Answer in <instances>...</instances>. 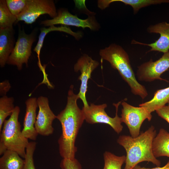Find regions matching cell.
Returning a JSON list of instances; mask_svg holds the SVG:
<instances>
[{"label":"cell","instance_id":"cell-1","mask_svg":"<svg viewBox=\"0 0 169 169\" xmlns=\"http://www.w3.org/2000/svg\"><path fill=\"white\" fill-rule=\"evenodd\" d=\"M73 88V85L70 86L66 106L56 116L62 129L58 141L59 154L63 159L71 160L75 158L77 151L75 146L76 139L85 120L83 111L77 104V100L79 98L78 94L74 93Z\"/></svg>","mask_w":169,"mask_h":169},{"label":"cell","instance_id":"cell-2","mask_svg":"<svg viewBox=\"0 0 169 169\" xmlns=\"http://www.w3.org/2000/svg\"><path fill=\"white\" fill-rule=\"evenodd\" d=\"M156 134L154 127L152 125L136 137L125 135L119 137L117 142L124 148L126 154L124 169H132L138 163L145 161L160 166L161 161L154 156L152 150Z\"/></svg>","mask_w":169,"mask_h":169},{"label":"cell","instance_id":"cell-3","mask_svg":"<svg viewBox=\"0 0 169 169\" xmlns=\"http://www.w3.org/2000/svg\"><path fill=\"white\" fill-rule=\"evenodd\" d=\"M99 55L101 59L108 61L112 68L118 71L133 94L139 96L142 99L147 96L148 93L145 87L137 80L128 54L121 46L112 44L100 49Z\"/></svg>","mask_w":169,"mask_h":169},{"label":"cell","instance_id":"cell-4","mask_svg":"<svg viewBox=\"0 0 169 169\" xmlns=\"http://www.w3.org/2000/svg\"><path fill=\"white\" fill-rule=\"evenodd\" d=\"M20 111L19 107L15 106L9 118L3 122L0 135V155L8 150L15 151L21 157L25 158L26 148L29 142L21 130L20 124L18 121Z\"/></svg>","mask_w":169,"mask_h":169},{"label":"cell","instance_id":"cell-5","mask_svg":"<svg viewBox=\"0 0 169 169\" xmlns=\"http://www.w3.org/2000/svg\"><path fill=\"white\" fill-rule=\"evenodd\" d=\"M121 103L120 101L113 105L116 109L115 115L114 117L109 116L105 111L107 107L106 104L95 105L91 103L88 106L83 107L82 109L85 120L90 124L104 123L110 126L117 134L120 133L122 131L123 126L121 117L118 115L119 105Z\"/></svg>","mask_w":169,"mask_h":169},{"label":"cell","instance_id":"cell-6","mask_svg":"<svg viewBox=\"0 0 169 169\" xmlns=\"http://www.w3.org/2000/svg\"><path fill=\"white\" fill-rule=\"evenodd\" d=\"M121 105V118L128 128L131 136L136 137L140 134V130L143 121L147 119L150 121L152 116L145 107H135L125 101H123Z\"/></svg>","mask_w":169,"mask_h":169},{"label":"cell","instance_id":"cell-7","mask_svg":"<svg viewBox=\"0 0 169 169\" xmlns=\"http://www.w3.org/2000/svg\"><path fill=\"white\" fill-rule=\"evenodd\" d=\"M57 14L53 0H27L25 8L17 17V22L23 21L27 24H31L41 15L48 14L53 18Z\"/></svg>","mask_w":169,"mask_h":169},{"label":"cell","instance_id":"cell-8","mask_svg":"<svg viewBox=\"0 0 169 169\" xmlns=\"http://www.w3.org/2000/svg\"><path fill=\"white\" fill-rule=\"evenodd\" d=\"M35 41L34 33L26 34L23 30H20L18 38L7 63L16 66L19 70L22 69L23 64L27 66L32 53V46Z\"/></svg>","mask_w":169,"mask_h":169},{"label":"cell","instance_id":"cell-9","mask_svg":"<svg viewBox=\"0 0 169 169\" xmlns=\"http://www.w3.org/2000/svg\"><path fill=\"white\" fill-rule=\"evenodd\" d=\"M136 75L141 81L151 82L156 80L167 81L161 77V75L169 69V51L163 53L157 60L152 59L137 67Z\"/></svg>","mask_w":169,"mask_h":169},{"label":"cell","instance_id":"cell-10","mask_svg":"<svg viewBox=\"0 0 169 169\" xmlns=\"http://www.w3.org/2000/svg\"><path fill=\"white\" fill-rule=\"evenodd\" d=\"M57 15L51 19L42 21L40 24L45 26H51L61 24L83 28H88L93 31H97L100 28L99 24L93 16H90L85 19H82L76 15H72L65 9H60L57 12Z\"/></svg>","mask_w":169,"mask_h":169},{"label":"cell","instance_id":"cell-11","mask_svg":"<svg viewBox=\"0 0 169 169\" xmlns=\"http://www.w3.org/2000/svg\"><path fill=\"white\" fill-rule=\"evenodd\" d=\"M37 102L39 110L35 124V129L38 134L49 136L53 132L52 123L56 116L51 110L47 97L39 96L37 99Z\"/></svg>","mask_w":169,"mask_h":169},{"label":"cell","instance_id":"cell-12","mask_svg":"<svg viewBox=\"0 0 169 169\" xmlns=\"http://www.w3.org/2000/svg\"><path fill=\"white\" fill-rule=\"evenodd\" d=\"M99 65V63L97 61L93 60L87 54H84L78 59L74 65V71L78 72L79 71L81 73L78 78V79L81 81V84L78 95L82 100L84 107L89 105L85 96L88 80L90 78L92 72Z\"/></svg>","mask_w":169,"mask_h":169},{"label":"cell","instance_id":"cell-13","mask_svg":"<svg viewBox=\"0 0 169 169\" xmlns=\"http://www.w3.org/2000/svg\"><path fill=\"white\" fill-rule=\"evenodd\" d=\"M150 33H158L160 35L159 38L154 42L145 44L133 40L132 44H139L148 46L151 48L147 52L157 51L163 53L169 51V23L163 22L153 25H151L147 29Z\"/></svg>","mask_w":169,"mask_h":169},{"label":"cell","instance_id":"cell-14","mask_svg":"<svg viewBox=\"0 0 169 169\" xmlns=\"http://www.w3.org/2000/svg\"><path fill=\"white\" fill-rule=\"evenodd\" d=\"M25 104L26 113L22 133L28 139L35 141L38 134L35 127L37 117L36 110L38 107L37 99L35 97L29 98L26 101Z\"/></svg>","mask_w":169,"mask_h":169},{"label":"cell","instance_id":"cell-15","mask_svg":"<svg viewBox=\"0 0 169 169\" xmlns=\"http://www.w3.org/2000/svg\"><path fill=\"white\" fill-rule=\"evenodd\" d=\"M13 27L0 28V65L4 67L14 47Z\"/></svg>","mask_w":169,"mask_h":169},{"label":"cell","instance_id":"cell-16","mask_svg":"<svg viewBox=\"0 0 169 169\" xmlns=\"http://www.w3.org/2000/svg\"><path fill=\"white\" fill-rule=\"evenodd\" d=\"M120 2L126 5L131 6L134 14H136L142 8L151 5L169 3V0H99L97 3L98 8L103 10L109 6L113 2Z\"/></svg>","mask_w":169,"mask_h":169},{"label":"cell","instance_id":"cell-17","mask_svg":"<svg viewBox=\"0 0 169 169\" xmlns=\"http://www.w3.org/2000/svg\"><path fill=\"white\" fill-rule=\"evenodd\" d=\"M152 150L154 156L156 158L160 156L169 157V133L161 128L154 138Z\"/></svg>","mask_w":169,"mask_h":169},{"label":"cell","instance_id":"cell-18","mask_svg":"<svg viewBox=\"0 0 169 169\" xmlns=\"http://www.w3.org/2000/svg\"><path fill=\"white\" fill-rule=\"evenodd\" d=\"M169 102V86L157 90L151 100L139 104V106L146 108L148 111L151 113L166 105Z\"/></svg>","mask_w":169,"mask_h":169},{"label":"cell","instance_id":"cell-19","mask_svg":"<svg viewBox=\"0 0 169 169\" xmlns=\"http://www.w3.org/2000/svg\"><path fill=\"white\" fill-rule=\"evenodd\" d=\"M40 30V33L38 37V42L36 47L33 49V51L35 52L37 54L38 60V65H41L39 57L40 51L43 46L44 38L48 33L51 31H55L63 32L73 36L77 39H79L82 36L81 33L79 32L76 33L73 32L70 28L66 26L56 27L54 25H52L48 28H42Z\"/></svg>","mask_w":169,"mask_h":169},{"label":"cell","instance_id":"cell-20","mask_svg":"<svg viewBox=\"0 0 169 169\" xmlns=\"http://www.w3.org/2000/svg\"><path fill=\"white\" fill-rule=\"evenodd\" d=\"M16 152L7 150L0 158V169H23L25 160Z\"/></svg>","mask_w":169,"mask_h":169},{"label":"cell","instance_id":"cell-21","mask_svg":"<svg viewBox=\"0 0 169 169\" xmlns=\"http://www.w3.org/2000/svg\"><path fill=\"white\" fill-rule=\"evenodd\" d=\"M14 99L13 97H8L7 95L2 96L0 98V132L4 122L6 118L10 116L15 107L13 102Z\"/></svg>","mask_w":169,"mask_h":169},{"label":"cell","instance_id":"cell-22","mask_svg":"<svg viewBox=\"0 0 169 169\" xmlns=\"http://www.w3.org/2000/svg\"><path fill=\"white\" fill-rule=\"evenodd\" d=\"M17 17L13 15L9 10L6 0L0 1V28L13 27L17 22Z\"/></svg>","mask_w":169,"mask_h":169},{"label":"cell","instance_id":"cell-23","mask_svg":"<svg viewBox=\"0 0 169 169\" xmlns=\"http://www.w3.org/2000/svg\"><path fill=\"white\" fill-rule=\"evenodd\" d=\"M103 156L104 164L103 169H121L126 159L125 155L118 156L107 151L104 153Z\"/></svg>","mask_w":169,"mask_h":169},{"label":"cell","instance_id":"cell-24","mask_svg":"<svg viewBox=\"0 0 169 169\" xmlns=\"http://www.w3.org/2000/svg\"><path fill=\"white\" fill-rule=\"evenodd\" d=\"M7 6L11 13L17 17L25 8L27 0H6Z\"/></svg>","mask_w":169,"mask_h":169},{"label":"cell","instance_id":"cell-25","mask_svg":"<svg viewBox=\"0 0 169 169\" xmlns=\"http://www.w3.org/2000/svg\"><path fill=\"white\" fill-rule=\"evenodd\" d=\"M36 146L35 141L29 142L26 148L24 158L25 164L23 169H36L34 163L33 154Z\"/></svg>","mask_w":169,"mask_h":169},{"label":"cell","instance_id":"cell-26","mask_svg":"<svg viewBox=\"0 0 169 169\" xmlns=\"http://www.w3.org/2000/svg\"><path fill=\"white\" fill-rule=\"evenodd\" d=\"M60 166L62 169H82L80 163L75 158L73 160L63 159Z\"/></svg>","mask_w":169,"mask_h":169},{"label":"cell","instance_id":"cell-27","mask_svg":"<svg viewBox=\"0 0 169 169\" xmlns=\"http://www.w3.org/2000/svg\"><path fill=\"white\" fill-rule=\"evenodd\" d=\"M159 116L169 124V106L165 105L156 110Z\"/></svg>","mask_w":169,"mask_h":169},{"label":"cell","instance_id":"cell-28","mask_svg":"<svg viewBox=\"0 0 169 169\" xmlns=\"http://www.w3.org/2000/svg\"><path fill=\"white\" fill-rule=\"evenodd\" d=\"M11 88L10 84L8 80H5L0 83V94L2 96L6 95L7 92Z\"/></svg>","mask_w":169,"mask_h":169},{"label":"cell","instance_id":"cell-29","mask_svg":"<svg viewBox=\"0 0 169 169\" xmlns=\"http://www.w3.org/2000/svg\"><path fill=\"white\" fill-rule=\"evenodd\" d=\"M132 169H169V161L164 166L162 167L157 166L153 168H146L137 165Z\"/></svg>","mask_w":169,"mask_h":169},{"label":"cell","instance_id":"cell-30","mask_svg":"<svg viewBox=\"0 0 169 169\" xmlns=\"http://www.w3.org/2000/svg\"><path fill=\"white\" fill-rule=\"evenodd\" d=\"M168 106H169V102L168 103Z\"/></svg>","mask_w":169,"mask_h":169}]
</instances>
